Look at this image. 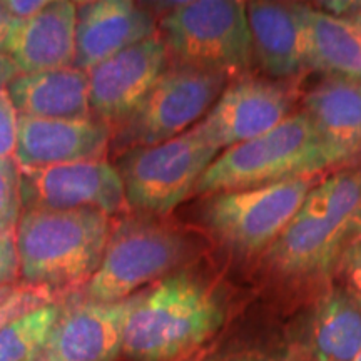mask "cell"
<instances>
[{
	"mask_svg": "<svg viewBox=\"0 0 361 361\" xmlns=\"http://www.w3.org/2000/svg\"><path fill=\"white\" fill-rule=\"evenodd\" d=\"M361 241V168L341 169L311 189L264 259L291 278L324 276Z\"/></svg>",
	"mask_w": 361,
	"mask_h": 361,
	"instance_id": "obj_1",
	"label": "cell"
},
{
	"mask_svg": "<svg viewBox=\"0 0 361 361\" xmlns=\"http://www.w3.org/2000/svg\"><path fill=\"white\" fill-rule=\"evenodd\" d=\"M111 216L94 209H24L16 246L24 283L51 293L85 286L101 266Z\"/></svg>",
	"mask_w": 361,
	"mask_h": 361,
	"instance_id": "obj_2",
	"label": "cell"
},
{
	"mask_svg": "<svg viewBox=\"0 0 361 361\" xmlns=\"http://www.w3.org/2000/svg\"><path fill=\"white\" fill-rule=\"evenodd\" d=\"M221 322L223 311L211 290L178 273L135 295L123 355L129 361H176L206 341Z\"/></svg>",
	"mask_w": 361,
	"mask_h": 361,
	"instance_id": "obj_3",
	"label": "cell"
},
{
	"mask_svg": "<svg viewBox=\"0 0 361 361\" xmlns=\"http://www.w3.org/2000/svg\"><path fill=\"white\" fill-rule=\"evenodd\" d=\"M340 156L319 137L303 112L288 116L259 137L221 151L204 171L192 194L241 191L284 180L313 178Z\"/></svg>",
	"mask_w": 361,
	"mask_h": 361,
	"instance_id": "obj_4",
	"label": "cell"
},
{
	"mask_svg": "<svg viewBox=\"0 0 361 361\" xmlns=\"http://www.w3.org/2000/svg\"><path fill=\"white\" fill-rule=\"evenodd\" d=\"M194 255L184 233L146 216L112 226L101 266L84 286L85 300L117 303L137 288L164 278Z\"/></svg>",
	"mask_w": 361,
	"mask_h": 361,
	"instance_id": "obj_5",
	"label": "cell"
},
{
	"mask_svg": "<svg viewBox=\"0 0 361 361\" xmlns=\"http://www.w3.org/2000/svg\"><path fill=\"white\" fill-rule=\"evenodd\" d=\"M159 35L174 64L224 75L250 67L252 47L246 4L194 0L176 4L159 22Z\"/></svg>",
	"mask_w": 361,
	"mask_h": 361,
	"instance_id": "obj_6",
	"label": "cell"
},
{
	"mask_svg": "<svg viewBox=\"0 0 361 361\" xmlns=\"http://www.w3.org/2000/svg\"><path fill=\"white\" fill-rule=\"evenodd\" d=\"M228 75L186 66H169L133 112L112 129V151L166 142L204 119L228 84Z\"/></svg>",
	"mask_w": 361,
	"mask_h": 361,
	"instance_id": "obj_7",
	"label": "cell"
},
{
	"mask_svg": "<svg viewBox=\"0 0 361 361\" xmlns=\"http://www.w3.org/2000/svg\"><path fill=\"white\" fill-rule=\"evenodd\" d=\"M219 152L197 124L166 142L124 152L117 162V173L123 179L128 206L151 216L171 213L192 194Z\"/></svg>",
	"mask_w": 361,
	"mask_h": 361,
	"instance_id": "obj_8",
	"label": "cell"
},
{
	"mask_svg": "<svg viewBox=\"0 0 361 361\" xmlns=\"http://www.w3.org/2000/svg\"><path fill=\"white\" fill-rule=\"evenodd\" d=\"M316 184L313 176L211 194L202 204V223L224 246L239 255L268 251Z\"/></svg>",
	"mask_w": 361,
	"mask_h": 361,
	"instance_id": "obj_9",
	"label": "cell"
},
{
	"mask_svg": "<svg viewBox=\"0 0 361 361\" xmlns=\"http://www.w3.org/2000/svg\"><path fill=\"white\" fill-rule=\"evenodd\" d=\"M20 173L24 209H94L114 216L128 207L123 179L106 159Z\"/></svg>",
	"mask_w": 361,
	"mask_h": 361,
	"instance_id": "obj_10",
	"label": "cell"
},
{
	"mask_svg": "<svg viewBox=\"0 0 361 361\" xmlns=\"http://www.w3.org/2000/svg\"><path fill=\"white\" fill-rule=\"evenodd\" d=\"M291 104L286 84L239 75L226 85L197 128L213 146L224 151L276 128L291 116Z\"/></svg>",
	"mask_w": 361,
	"mask_h": 361,
	"instance_id": "obj_11",
	"label": "cell"
},
{
	"mask_svg": "<svg viewBox=\"0 0 361 361\" xmlns=\"http://www.w3.org/2000/svg\"><path fill=\"white\" fill-rule=\"evenodd\" d=\"M135 295L117 303L80 300L62 305L37 361H116Z\"/></svg>",
	"mask_w": 361,
	"mask_h": 361,
	"instance_id": "obj_12",
	"label": "cell"
},
{
	"mask_svg": "<svg viewBox=\"0 0 361 361\" xmlns=\"http://www.w3.org/2000/svg\"><path fill=\"white\" fill-rule=\"evenodd\" d=\"M166 66L168 51L156 34L90 69V114L114 129L146 96Z\"/></svg>",
	"mask_w": 361,
	"mask_h": 361,
	"instance_id": "obj_13",
	"label": "cell"
},
{
	"mask_svg": "<svg viewBox=\"0 0 361 361\" xmlns=\"http://www.w3.org/2000/svg\"><path fill=\"white\" fill-rule=\"evenodd\" d=\"M111 141L112 129L96 117L39 119L19 116L13 161L20 171L101 161Z\"/></svg>",
	"mask_w": 361,
	"mask_h": 361,
	"instance_id": "obj_14",
	"label": "cell"
},
{
	"mask_svg": "<svg viewBox=\"0 0 361 361\" xmlns=\"http://www.w3.org/2000/svg\"><path fill=\"white\" fill-rule=\"evenodd\" d=\"M156 29L152 13L129 0L80 2L72 67L89 72L116 54L156 35Z\"/></svg>",
	"mask_w": 361,
	"mask_h": 361,
	"instance_id": "obj_15",
	"label": "cell"
},
{
	"mask_svg": "<svg viewBox=\"0 0 361 361\" xmlns=\"http://www.w3.org/2000/svg\"><path fill=\"white\" fill-rule=\"evenodd\" d=\"M78 4L56 0L27 20H16L6 54L20 74L67 69L75 56Z\"/></svg>",
	"mask_w": 361,
	"mask_h": 361,
	"instance_id": "obj_16",
	"label": "cell"
},
{
	"mask_svg": "<svg viewBox=\"0 0 361 361\" xmlns=\"http://www.w3.org/2000/svg\"><path fill=\"white\" fill-rule=\"evenodd\" d=\"M246 19L252 59L266 74L286 79L306 69L300 4L247 2Z\"/></svg>",
	"mask_w": 361,
	"mask_h": 361,
	"instance_id": "obj_17",
	"label": "cell"
},
{
	"mask_svg": "<svg viewBox=\"0 0 361 361\" xmlns=\"http://www.w3.org/2000/svg\"><path fill=\"white\" fill-rule=\"evenodd\" d=\"M303 104V114L343 162L361 156V80L326 75Z\"/></svg>",
	"mask_w": 361,
	"mask_h": 361,
	"instance_id": "obj_18",
	"label": "cell"
},
{
	"mask_svg": "<svg viewBox=\"0 0 361 361\" xmlns=\"http://www.w3.org/2000/svg\"><path fill=\"white\" fill-rule=\"evenodd\" d=\"M8 96L19 116L39 119H87V72L67 69L19 74L8 84Z\"/></svg>",
	"mask_w": 361,
	"mask_h": 361,
	"instance_id": "obj_19",
	"label": "cell"
},
{
	"mask_svg": "<svg viewBox=\"0 0 361 361\" xmlns=\"http://www.w3.org/2000/svg\"><path fill=\"white\" fill-rule=\"evenodd\" d=\"M305 29L306 69L361 80V30L322 8L300 6Z\"/></svg>",
	"mask_w": 361,
	"mask_h": 361,
	"instance_id": "obj_20",
	"label": "cell"
},
{
	"mask_svg": "<svg viewBox=\"0 0 361 361\" xmlns=\"http://www.w3.org/2000/svg\"><path fill=\"white\" fill-rule=\"evenodd\" d=\"M306 340L314 361H355L361 353V298L348 288L326 293L311 313Z\"/></svg>",
	"mask_w": 361,
	"mask_h": 361,
	"instance_id": "obj_21",
	"label": "cell"
},
{
	"mask_svg": "<svg viewBox=\"0 0 361 361\" xmlns=\"http://www.w3.org/2000/svg\"><path fill=\"white\" fill-rule=\"evenodd\" d=\"M62 303H49L19 316L0 329V361H37Z\"/></svg>",
	"mask_w": 361,
	"mask_h": 361,
	"instance_id": "obj_22",
	"label": "cell"
},
{
	"mask_svg": "<svg viewBox=\"0 0 361 361\" xmlns=\"http://www.w3.org/2000/svg\"><path fill=\"white\" fill-rule=\"evenodd\" d=\"M22 173L13 157L0 159V234L16 233L22 216Z\"/></svg>",
	"mask_w": 361,
	"mask_h": 361,
	"instance_id": "obj_23",
	"label": "cell"
},
{
	"mask_svg": "<svg viewBox=\"0 0 361 361\" xmlns=\"http://www.w3.org/2000/svg\"><path fill=\"white\" fill-rule=\"evenodd\" d=\"M52 301L54 296L51 293L29 286L25 283L2 288L0 290V329L19 316Z\"/></svg>",
	"mask_w": 361,
	"mask_h": 361,
	"instance_id": "obj_24",
	"label": "cell"
},
{
	"mask_svg": "<svg viewBox=\"0 0 361 361\" xmlns=\"http://www.w3.org/2000/svg\"><path fill=\"white\" fill-rule=\"evenodd\" d=\"M19 112L13 106L7 89H0V159H7L16 152Z\"/></svg>",
	"mask_w": 361,
	"mask_h": 361,
	"instance_id": "obj_25",
	"label": "cell"
},
{
	"mask_svg": "<svg viewBox=\"0 0 361 361\" xmlns=\"http://www.w3.org/2000/svg\"><path fill=\"white\" fill-rule=\"evenodd\" d=\"M19 274L20 263L16 246V233L0 234V290L12 286Z\"/></svg>",
	"mask_w": 361,
	"mask_h": 361,
	"instance_id": "obj_26",
	"label": "cell"
},
{
	"mask_svg": "<svg viewBox=\"0 0 361 361\" xmlns=\"http://www.w3.org/2000/svg\"><path fill=\"white\" fill-rule=\"evenodd\" d=\"M336 271H340L343 279L348 284V290L361 298V241L350 247Z\"/></svg>",
	"mask_w": 361,
	"mask_h": 361,
	"instance_id": "obj_27",
	"label": "cell"
},
{
	"mask_svg": "<svg viewBox=\"0 0 361 361\" xmlns=\"http://www.w3.org/2000/svg\"><path fill=\"white\" fill-rule=\"evenodd\" d=\"M13 19L27 20L47 7V0H6L2 2Z\"/></svg>",
	"mask_w": 361,
	"mask_h": 361,
	"instance_id": "obj_28",
	"label": "cell"
},
{
	"mask_svg": "<svg viewBox=\"0 0 361 361\" xmlns=\"http://www.w3.org/2000/svg\"><path fill=\"white\" fill-rule=\"evenodd\" d=\"M326 6H331L333 16H338V17H343V19L353 22V24L358 27L361 30V2H345V4H338V2H333V4H326Z\"/></svg>",
	"mask_w": 361,
	"mask_h": 361,
	"instance_id": "obj_29",
	"label": "cell"
},
{
	"mask_svg": "<svg viewBox=\"0 0 361 361\" xmlns=\"http://www.w3.org/2000/svg\"><path fill=\"white\" fill-rule=\"evenodd\" d=\"M19 74L20 71L19 67L16 66V62H13L7 54L0 52V89H4L6 85L8 87V84H11Z\"/></svg>",
	"mask_w": 361,
	"mask_h": 361,
	"instance_id": "obj_30",
	"label": "cell"
},
{
	"mask_svg": "<svg viewBox=\"0 0 361 361\" xmlns=\"http://www.w3.org/2000/svg\"><path fill=\"white\" fill-rule=\"evenodd\" d=\"M16 20L17 19H13L11 13L7 12V8L4 7V4L0 2V52L6 54L8 37H11Z\"/></svg>",
	"mask_w": 361,
	"mask_h": 361,
	"instance_id": "obj_31",
	"label": "cell"
},
{
	"mask_svg": "<svg viewBox=\"0 0 361 361\" xmlns=\"http://www.w3.org/2000/svg\"><path fill=\"white\" fill-rule=\"evenodd\" d=\"M239 361H274V360H239Z\"/></svg>",
	"mask_w": 361,
	"mask_h": 361,
	"instance_id": "obj_32",
	"label": "cell"
},
{
	"mask_svg": "<svg viewBox=\"0 0 361 361\" xmlns=\"http://www.w3.org/2000/svg\"><path fill=\"white\" fill-rule=\"evenodd\" d=\"M355 361H361V353L358 355V356H356V360Z\"/></svg>",
	"mask_w": 361,
	"mask_h": 361,
	"instance_id": "obj_33",
	"label": "cell"
}]
</instances>
